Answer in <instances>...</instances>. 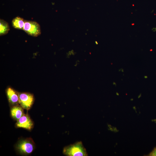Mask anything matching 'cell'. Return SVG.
Wrapping results in <instances>:
<instances>
[{
  "label": "cell",
  "instance_id": "cell-8",
  "mask_svg": "<svg viewBox=\"0 0 156 156\" xmlns=\"http://www.w3.org/2000/svg\"><path fill=\"white\" fill-rule=\"evenodd\" d=\"M25 21V20L23 18L17 16L12 20V26L15 29L23 30Z\"/></svg>",
  "mask_w": 156,
  "mask_h": 156
},
{
  "label": "cell",
  "instance_id": "cell-3",
  "mask_svg": "<svg viewBox=\"0 0 156 156\" xmlns=\"http://www.w3.org/2000/svg\"><path fill=\"white\" fill-rule=\"evenodd\" d=\"M23 30L28 34L37 37L41 34L40 26L37 22L25 20Z\"/></svg>",
  "mask_w": 156,
  "mask_h": 156
},
{
  "label": "cell",
  "instance_id": "cell-12",
  "mask_svg": "<svg viewBox=\"0 0 156 156\" xmlns=\"http://www.w3.org/2000/svg\"><path fill=\"white\" fill-rule=\"evenodd\" d=\"M144 77L145 78H147V76H144Z\"/></svg>",
  "mask_w": 156,
  "mask_h": 156
},
{
  "label": "cell",
  "instance_id": "cell-4",
  "mask_svg": "<svg viewBox=\"0 0 156 156\" xmlns=\"http://www.w3.org/2000/svg\"><path fill=\"white\" fill-rule=\"evenodd\" d=\"M19 104L23 109L27 110L32 107L34 101V95L28 92L18 93Z\"/></svg>",
  "mask_w": 156,
  "mask_h": 156
},
{
  "label": "cell",
  "instance_id": "cell-11",
  "mask_svg": "<svg viewBox=\"0 0 156 156\" xmlns=\"http://www.w3.org/2000/svg\"><path fill=\"white\" fill-rule=\"evenodd\" d=\"M152 30L153 31H155L156 30V28H153L152 29Z\"/></svg>",
  "mask_w": 156,
  "mask_h": 156
},
{
  "label": "cell",
  "instance_id": "cell-5",
  "mask_svg": "<svg viewBox=\"0 0 156 156\" xmlns=\"http://www.w3.org/2000/svg\"><path fill=\"white\" fill-rule=\"evenodd\" d=\"M17 128H21L31 130L34 127V123L27 114H24L18 120L15 124Z\"/></svg>",
  "mask_w": 156,
  "mask_h": 156
},
{
  "label": "cell",
  "instance_id": "cell-1",
  "mask_svg": "<svg viewBox=\"0 0 156 156\" xmlns=\"http://www.w3.org/2000/svg\"><path fill=\"white\" fill-rule=\"evenodd\" d=\"M17 152L22 155H27L31 154L34 150L35 144L31 138L21 139L15 145Z\"/></svg>",
  "mask_w": 156,
  "mask_h": 156
},
{
  "label": "cell",
  "instance_id": "cell-2",
  "mask_svg": "<svg viewBox=\"0 0 156 156\" xmlns=\"http://www.w3.org/2000/svg\"><path fill=\"white\" fill-rule=\"evenodd\" d=\"M63 153L68 156H86L88 154L81 142H77L74 144L64 147Z\"/></svg>",
  "mask_w": 156,
  "mask_h": 156
},
{
  "label": "cell",
  "instance_id": "cell-10",
  "mask_svg": "<svg viewBox=\"0 0 156 156\" xmlns=\"http://www.w3.org/2000/svg\"><path fill=\"white\" fill-rule=\"evenodd\" d=\"M149 156H156V147L149 154Z\"/></svg>",
  "mask_w": 156,
  "mask_h": 156
},
{
  "label": "cell",
  "instance_id": "cell-6",
  "mask_svg": "<svg viewBox=\"0 0 156 156\" xmlns=\"http://www.w3.org/2000/svg\"><path fill=\"white\" fill-rule=\"evenodd\" d=\"M6 94L10 107L19 105L18 93L11 87L6 90Z\"/></svg>",
  "mask_w": 156,
  "mask_h": 156
},
{
  "label": "cell",
  "instance_id": "cell-9",
  "mask_svg": "<svg viewBox=\"0 0 156 156\" xmlns=\"http://www.w3.org/2000/svg\"><path fill=\"white\" fill-rule=\"evenodd\" d=\"M10 30L8 23L3 20H0V35L2 36L7 34Z\"/></svg>",
  "mask_w": 156,
  "mask_h": 156
},
{
  "label": "cell",
  "instance_id": "cell-7",
  "mask_svg": "<svg viewBox=\"0 0 156 156\" xmlns=\"http://www.w3.org/2000/svg\"><path fill=\"white\" fill-rule=\"evenodd\" d=\"M23 108L19 105L11 107V116L14 120H18L24 114Z\"/></svg>",
  "mask_w": 156,
  "mask_h": 156
}]
</instances>
